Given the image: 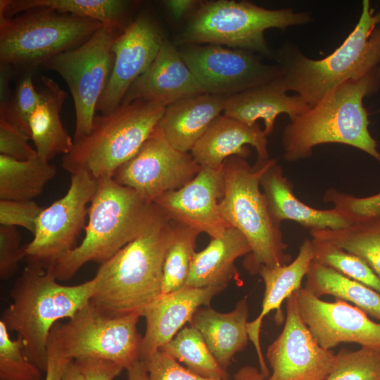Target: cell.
<instances>
[{
  "mask_svg": "<svg viewBox=\"0 0 380 380\" xmlns=\"http://www.w3.org/2000/svg\"><path fill=\"white\" fill-rule=\"evenodd\" d=\"M139 234L108 260L94 277L90 303L113 315L145 309L162 294L163 265L172 242L175 223L156 205Z\"/></svg>",
  "mask_w": 380,
  "mask_h": 380,
  "instance_id": "obj_1",
  "label": "cell"
},
{
  "mask_svg": "<svg viewBox=\"0 0 380 380\" xmlns=\"http://www.w3.org/2000/svg\"><path fill=\"white\" fill-rule=\"evenodd\" d=\"M380 11L363 0L355 28L333 53L322 59L305 56L291 42L274 51L272 60L281 70L288 91L299 95L310 107L328 92L350 80L378 73L380 65Z\"/></svg>",
  "mask_w": 380,
  "mask_h": 380,
  "instance_id": "obj_2",
  "label": "cell"
},
{
  "mask_svg": "<svg viewBox=\"0 0 380 380\" xmlns=\"http://www.w3.org/2000/svg\"><path fill=\"white\" fill-rule=\"evenodd\" d=\"M379 87L378 73L346 81L290 120L282 135L284 158L290 162L307 158L314 147L336 143L362 150L380 162L363 106L364 98L376 93Z\"/></svg>",
  "mask_w": 380,
  "mask_h": 380,
  "instance_id": "obj_3",
  "label": "cell"
},
{
  "mask_svg": "<svg viewBox=\"0 0 380 380\" xmlns=\"http://www.w3.org/2000/svg\"><path fill=\"white\" fill-rule=\"evenodd\" d=\"M39 262L29 261L10 291L12 303L2 314L8 330L18 334L27 357L42 371L47 364V345L53 326L70 319L91 300L96 279L75 286L59 284Z\"/></svg>",
  "mask_w": 380,
  "mask_h": 380,
  "instance_id": "obj_4",
  "label": "cell"
},
{
  "mask_svg": "<svg viewBox=\"0 0 380 380\" xmlns=\"http://www.w3.org/2000/svg\"><path fill=\"white\" fill-rule=\"evenodd\" d=\"M156 209L133 189L113 177L99 181L89 207L82 243L58 258L48 269L58 281H65L86 263H103L137 237Z\"/></svg>",
  "mask_w": 380,
  "mask_h": 380,
  "instance_id": "obj_5",
  "label": "cell"
},
{
  "mask_svg": "<svg viewBox=\"0 0 380 380\" xmlns=\"http://www.w3.org/2000/svg\"><path fill=\"white\" fill-rule=\"evenodd\" d=\"M268 160L251 167L243 158L234 156L224 160L222 168L224 191L220 211L228 225L247 239L251 253L243 265L251 274L258 273L263 266L274 267L291 262L280 224L272 217L260 187Z\"/></svg>",
  "mask_w": 380,
  "mask_h": 380,
  "instance_id": "obj_6",
  "label": "cell"
},
{
  "mask_svg": "<svg viewBox=\"0 0 380 380\" xmlns=\"http://www.w3.org/2000/svg\"><path fill=\"white\" fill-rule=\"evenodd\" d=\"M165 109L156 103L137 100L96 115L90 132L74 141L63 156L62 167L71 175L86 172L97 181L113 177L151 135Z\"/></svg>",
  "mask_w": 380,
  "mask_h": 380,
  "instance_id": "obj_7",
  "label": "cell"
},
{
  "mask_svg": "<svg viewBox=\"0 0 380 380\" xmlns=\"http://www.w3.org/2000/svg\"><path fill=\"white\" fill-rule=\"evenodd\" d=\"M310 13L292 8L267 9L247 1L217 0L201 3L177 37L179 44L226 46L272 60L265 32L282 31L310 23Z\"/></svg>",
  "mask_w": 380,
  "mask_h": 380,
  "instance_id": "obj_8",
  "label": "cell"
},
{
  "mask_svg": "<svg viewBox=\"0 0 380 380\" xmlns=\"http://www.w3.org/2000/svg\"><path fill=\"white\" fill-rule=\"evenodd\" d=\"M103 26L90 18L36 8L15 17L0 14V61L18 66L43 65L83 44Z\"/></svg>",
  "mask_w": 380,
  "mask_h": 380,
  "instance_id": "obj_9",
  "label": "cell"
},
{
  "mask_svg": "<svg viewBox=\"0 0 380 380\" xmlns=\"http://www.w3.org/2000/svg\"><path fill=\"white\" fill-rule=\"evenodd\" d=\"M140 317L137 312L110 315L89 302L67 322H57L51 332L70 360L103 359L126 369L140 360L142 337L137 330Z\"/></svg>",
  "mask_w": 380,
  "mask_h": 380,
  "instance_id": "obj_10",
  "label": "cell"
},
{
  "mask_svg": "<svg viewBox=\"0 0 380 380\" xmlns=\"http://www.w3.org/2000/svg\"><path fill=\"white\" fill-rule=\"evenodd\" d=\"M122 31L103 25L77 47L61 53L43 65L59 74L70 91L75 111L73 140L87 134L113 63L112 46Z\"/></svg>",
  "mask_w": 380,
  "mask_h": 380,
  "instance_id": "obj_11",
  "label": "cell"
},
{
  "mask_svg": "<svg viewBox=\"0 0 380 380\" xmlns=\"http://www.w3.org/2000/svg\"><path fill=\"white\" fill-rule=\"evenodd\" d=\"M179 53L204 93L229 97L283 75L259 55L220 45H186Z\"/></svg>",
  "mask_w": 380,
  "mask_h": 380,
  "instance_id": "obj_12",
  "label": "cell"
},
{
  "mask_svg": "<svg viewBox=\"0 0 380 380\" xmlns=\"http://www.w3.org/2000/svg\"><path fill=\"white\" fill-rule=\"evenodd\" d=\"M99 181L79 171L71 175L67 193L47 208L37 222L34 238L25 246V258L45 268L72 249L89 213L88 204L96 192Z\"/></svg>",
  "mask_w": 380,
  "mask_h": 380,
  "instance_id": "obj_13",
  "label": "cell"
},
{
  "mask_svg": "<svg viewBox=\"0 0 380 380\" xmlns=\"http://www.w3.org/2000/svg\"><path fill=\"white\" fill-rule=\"evenodd\" d=\"M201 166L189 152L173 148L156 127L137 153L121 165L113 179L135 191L148 203L191 180Z\"/></svg>",
  "mask_w": 380,
  "mask_h": 380,
  "instance_id": "obj_14",
  "label": "cell"
},
{
  "mask_svg": "<svg viewBox=\"0 0 380 380\" xmlns=\"http://www.w3.org/2000/svg\"><path fill=\"white\" fill-rule=\"evenodd\" d=\"M272 369L267 380H324L336 359L322 348L303 322L294 292L286 298V317L279 336L267 348Z\"/></svg>",
  "mask_w": 380,
  "mask_h": 380,
  "instance_id": "obj_15",
  "label": "cell"
},
{
  "mask_svg": "<svg viewBox=\"0 0 380 380\" xmlns=\"http://www.w3.org/2000/svg\"><path fill=\"white\" fill-rule=\"evenodd\" d=\"M300 316L317 343L331 350L342 343L380 348V323L348 302L321 300L303 288L294 291Z\"/></svg>",
  "mask_w": 380,
  "mask_h": 380,
  "instance_id": "obj_16",
  "label": "cell"
},
{
  "mask_svg": "<svg viewBox=\"0 0 380 380\" xmlns=\"http://www.w3.org/2000/svg\"><path fill=\"white\" fill-rule=\"evenodd\" d=\"M164 38L155 21L145 15L125 27L111 48L114 63L97 111L108 113L121 105L129 87L156 58Z\"/></svg>",
  "mask_w": 380,
  "mask_h": 380,
  "instance_id": "obj_17",
  "label": "cell"
},
{
  "mask_svg": "<svg viewBox=\"0 0 380 380\" xmlns=\"http://www.w3.org/2000/svg\"><path fill=\"white\" fill-rule=\"evenodd\" d=\"M222 168L201 167L186 184L162 194L153 203L177 224L205 233L210 239L222 236L229 227L219 208L224 191Z\"/></svg>",
  "mask_w": 380,
  "mask_h": 380,
  "instance_id": "obj_18",
  "label": "cell"
},
{
  "mask_svg": "<svg viewBox=\"0 0 380 380\" xmlns=\"http://www.w3.org/2000/svg\"><path fill=\"white\" fill-rule=\"evenodd\" d=\"M202 94L205 93L179 51L165 37L156 58L129 87L121 104L142 100L167 107Z\"/></svg>",
  "mask_w": 380,
  "mask_h": 380,
  "instance_id": "obj_19",
  "label": "cell"
},
{
  "mask_svg": "<svg viewBox=\"0 0 380 380\" xmlns=\"http://www.w3.org/2000/svg\"><path fill=\"white\" fill-rule=\"evenodd\" d=\"M223 289L217 286H184L175 292L161 294L144 311L146 320L140 359L147 360L170 341L201 306H208Z\"/></svg>",
  "mask_w": 380,
  "mask_h": 380,
  "instance_id": "obj_20",
  "label": "cell"
},
{
  "mask_svg": "<svg viewBox=\"0 0 380 380\" xmlns=\"http://www.w3.org/2000/svg\"><path fill=\"white\" fill-rule=\"evenodd\" d=\"M247 145L255 148L257 163L270 159L267 135L258 123L250 126L223 114L211 123L192 148L191 154L201 167L218 170L231 156L247 157Z\"/></svg>",
  "mask_w": 380,
  "mask_h": 380,
  "instance_id": "obj_21",
  "label": "cell"
},
{
  "mask_svg": "<svg viewBox=\"0 0 380 380\" xmlns=\"http://www.w3.org/2000/svg\"><path fill=\"white\" fill-rule=\"evenodd\" d=\"M260 187L270 212L277 223L293 220L313 229H338L352 223V220L335 208L318 210L306 205L294 194L292 184L284 177L275 159H270L260 178Z\"/></svg>",
  "mask_w": 380,
  "mask_h": 380,
  "instance_id": "obj_22",
  "label": "cell"
},
{
  "mask_svg": "<svg viewBox=\"0 0 380 380\" xmlns=\"http://www.w3.org/2000/svg\"><path fill=\"white\" fill-rule=\"evenodd\" d=\"M283 75L267 83L226 98L224 115L253 126L264 120V132L273 130L277 118L287 114L290 120L310 106L298 94L289 95Z\"/></svg>",
  "mask_w": 380,
  "mask_h": 380,
  "instance_id": "obj_23",
  "label": "cell"
},
{
  "mask_svg": "<svg viewBox=\"0 0 380 380\" xmlns=\"http://www.w3.org/2000/svg\"><path fill=\"white\" fill-rule=\"evenodd\" d=\"M312 259V241L305 239L299 248L298 255L290 263L274 267L263 266L258 271L265 284L264 297L261 311L253 321L248 322L247 331L258 357L260 372L265 377L269 376V370L260 347V332L262 320L271 311L276 310V321L282 322L281 305L284 300L301 288L302 281Z\"/></svg>",
  "mask_w": 380,
  "mask_h": 380,
  "instance_id": "obj_24",
  "label": "cell"
},
{
  "mask_svg": "<svg viewBox=\"0 0 380 380\" xmlns=\"http://www.w3.org/2000/svg\"><path fill=\"white\" fill-rule=\"evenodd\" d=\"M226 97L202 94L165 107L157 128L175 149L191 151L211 123L224 111Z\"/></svg>",
  "mask_w": 380,
  "mask_h": 380,
  "instance_id": "obj_25",
  "label": "cell"
},
{
  "mask_svg": "<svg viewBox=\"0 0 380 380\" xmlns=\"http://www.w3.org/2000/svg\"><path fill=\"white\" fill-rule=\"evenodd\" d=\"M248 317V306L245 297L227 313L217 312L208 305L200 308L190 324L199 331L219 365L227 371L234 355L242 350L250 340Z\"/></svg>",
  "mask_w": 380,
  "mask_h": 380,
  "instance_id": "obj_26",
  "label": "cell"
},
{
  "mask_svg": "<svg viewBox=\"0 0 380 380\" xmlns=\"http://www.w3.org/2000/svg\"><path fill=\"white\" fill-rule=\"evenodd\" d=\"M250 253L246 237L238 229L228 227L222 236L211 239L203 250L195 252L186 286L224 289L238 276L236 260Z\"/></svg>",
  "mask_w": 380,
  "mask_h": 380,
  "instance_id": "obj_27",
  "label": "cell"
},
{
  "mask_svg": "<svg viewBox=\"0 0 380 380\" xmlns=\"http://www.w3.org/2000/svg\"><path fill=\"white\" fill-rule=\"evenodd\" d=\"M40 102L30 118L31 140L37 155L49 162L58 154H67L74 140L63 127L60 112L67 94L52 79L42 76Z\"/></svg>",
  "mask_w": 380,
  "mask_h": 380,
  "instance_id": "obj_28",
  "label": "cell"
},
{
  "mask_svg": "<svg viewBox=\"0 0 380 380\" xmlns=\"http://www.w3.org/2000/svg\"><path fill=\"white\" fill-rule=\"evenodd\" d=\"M129 4L123 0H1L0 14L11 18L30 9L46 8L95 20L122 31Z\"/></svg>",
  "mask_w": 380,
  "mask_h": 380,
  "instance_id": "obj_29",
  "label": "cell"
},
{
  "mask_svg": "<svg viewBox=\"0 0 380 380\" xmlns=\"http://www.w3.org/2000/svg\"><path fill=\"white\" fill-rule=\"evenodd\" d=\"M305 278L303 289L313 296L330 295L353 303L380 321V293L372 289L313 260Z\"/></svg>",
  "mask_w": 380,
  "mask_h": 380,
  "instance_id": "obj_30",
  "label": "cell"
},
{
  "mask_svg": "<svg viewBox=\"0 0 380 380\" xmlns=\"http://www.w3.org/2000/svg\"><path fill=\"white\" fill-rule=\"evenodd\" d=\"M56 175V167L38 155L18 160L0 154V200H32Z\"/></svg>",
  "mask_w": 380,
  "mask_h": 380,
  "instance_id": "obj_31",
  "label": "cell"
},
{
  "mask_svg": "<svg viewBox=\"0 0 380 380\" xmlns=\"http://www.w3.org/2000/svg\"><path fill=\"white\" fill-rule=\"evenodd\" d=\"M352 221L342 229L310 230V235L359 257L380 279V213L355 217Z\"/></svg>",
  "mask_w": 380,
  "mask_h": 380,
  "instance_id": "obj_32",
  "label": "cell"
},
{
  "mask_svg": "<svg viewBox=\"0 0 380 380\" xmlns=\"http://www.w3.org/2000/svg\"><path fill=\"white\" fill-rule=\"evenodd\" d=\"M160 349L200 376L216 379H229L227 371L219 365L201 334L192 325L182 328Z\"/></svg>",
  "mask_w": 380,
  "mask_h": 380,
  "instance_id": "obj_33",
  "label": "cell"
},
{
  "mask_svg": "<svg viewBox=\"0 0 380 380\" xmlns=\"http://www.w3.org/2000/svg\"><path fill=\"white\" fill-rule=\"evenodd\" d=\"M199 233L175 223L174 238L163 265L162 294L175 292L186 286Z\"/></svg>",
  "mask_w": 380,
  "mask_h": 380,
  "instance_id": "obj_34",
  "label": "cell"
},
{
  "mask_svg": "<svg viewBox=\"0 0 380 380\" xmlns=\"http://www.w3.org/2000/svg\"><path fill=\"white\" fill-rule=\"evenodd\" d=\"M311 241L313 261L329 267L380 293V279L361 258L327 241L317 239H312Z\"/></svg>",
  "mask_w": 380,
  "mask_h": 380,
  "instance_id": "obj_35",
  "label": "cell"
},
{
  "mask_svg": "<svg viewBox=\"0 0 380 380\" xmlns=\"http://www.w3.org/2000/svg\"><path fill=\"white\" fill-rule=\"evenodd\" d=\"M324 380H380V348L341 349Z\"/></svg>",
  "mask_w": 380,
  "mask_h": 380,
  "instance_id": "obj_36",
  "label": "cell"
},
{
  "mask_svg": "<svg viewBox=\"0 0 380 380\" xmlns=\"http://www.w3.org/2000/svg\"><path fill=\"white\" fill-rule=\"evenodd\" d=\"M42 371L25 355L21 339H11L8 328L1 320L0 380H41Z\"/></svg>",
  "mask_w": 380,
  "mask_h": 380,
  "instance_id": "obj_37",
  "label": "cell"
},
{
  "mask_svg": "<svg viewBox=\"0 0 380 380\" xmlns=\"http://www.w3.org/2000/svg\"><path fill=\"white\" fill-rule=\"evenodd\" d=\"M40 99V93L34 89L32 75H25L6 106L0 109V117L31 137L30 118Z\"/></svg>",
  "mask_w": 380,
  "mask_h": 380,
  "instance_id": "obj_38",
  "label": "cell"
},
{
  "mask_svg": "<svg viewBox=\"0 0 380 380\" xmlns=\"http://www.w3.org/2000/svg\"><path fill=\"white\" fill-rule=\"evenodd\" d=\"M144 363L148 380H224L200 376L181 365L161 349L155 352Z\"/></svg>",
  "mask_w": 380,
  "mask_h": 380,
  "instance_id": "obj_39",
  "label": "cell"
},
{
  "mask_svg": "<svg viewBox=\"0 0 380 380\" xmlns=\"http://www.w3.org/2000/svg\"><path fill=\"white\" fill-rule=\"evenodd\" d=\"M44 209L32 200H0V224L21 227L34 234L37 219Z\"/></svg>",
  "mask_w": 380,
  "mask_h": 380,
  "instance_id": "obj_40",
  "label": "cell"
},
{
  "mask_svg": "<svg viewBox=\"0 0 380 380\" xmlns=\"http://www.w3.org/2000/svg\"><path fill=\"white\" fill-rule=\"evenodd\" d=\"M324 199L351 220L355 217L376 215L380 213V193L367 197H355L348 194L329 189Z\"/></svg>",
  "mask_w": 380,
  "mask_h": 380,
  "instance_id": "obj_41",
  "label": "cell"
},
{
  "mask_svg": "<svg viewBox=\"0 0 380 380\" xmlns=\"http://www.w3.org/2000/svg\"><path fill=\"white\" fill-rule=\"evenodd\" d=\"M20 234L15 227H0V278L6 281L17 271L25 258V246H20Z\"/></svg>",
  "mask_w": 380,
  "mask_h": 380,
  "instance_id": "obj_42",
  "label": "cell"
},
{
  "mask_svg": "<svg viewBox=\"0 0 380 380\" xmlns=\"http://www.w3.org/2000/svg\"><path fill=\"white\" fill-rule=\"evenodd\" d=\"M31 137L0 117V153L18 160H27L37 155L29 144Z\"/></svg>",
  "mask_w": 380,
  "mask_h": 380,
  "instance_id": "obj_43",
  "label": "cell"
},
{
  "mask_svg": "<svg viewBox=\"0 0 380 380\" xmlns=\"http://www.w3.org/2000/svg\"><path fill=\"white\" fill-rule=\"evenodd\" d=\"M85 380H113L125 369L110 360L87 358L75 360Z\"/></svg>",
  "mask_w": 380,
  "mask_h": 380,
  "instance_id": "obj_44",
  "label": "cell"
},
{
  "mask_svg": "<svg viewBox=\"0 0 380 380\" xmlns=\"http://www.w3.org/2000/svg\"><path fill=\"white\" fill-rule=\"evenodd\" d=\"M70 361L63 353L51 331L47 345V364L45 380H63L68 363Z\"/></svg>",
  "mask_w": 380,
  "mask_h": 380,
  "instance_id": "obj_45",
  "label": "cell"
},
{
  "mask_svg": "<svg viewBox=\"0 0 380 380\" xmlns=\"http://www.w3.org/2000/svg\"><path fill=\"white\" fill-rule=\"evenodd\" d=\"M163 4L171 15L176 20H179L193 11H196L201 4V1L196 0H167Z\"/></svg>",
  "mask_w": 380,
  "mask_h": 380,
  "instance_id": "obj_46",
  "label": "cell"
},
{
  "mask_svg": "<svg viewBox=\"0 0 380 380\" xmlns=\"http://www.w3.org/2000/svg\"><path fill=\"white\" fill-rule=\"evenodd\" d=\"M11 65L1 63L0 65V109L6 106L9 98V80Z\"/></svg>",
  "mask_w": 380,
  "mask_h": 380,
  "instance_id": "obj_47",
  "label": "cell"
},
{
  "mask_svg": "<svg viewBox=\"0 0 380 380\" xmlns=\"http://www.w3.org/2000/svg\"><path fill=\"white\" fill-rule=\"evenodd\" d=\"M126 369L128 380H148L146 365L141 359L132 364Z\"/></svg>",
  "mask_w": 380,
  "mask_h": 380,
  "instance_id": "obj_48",
  "label": "cell"
},
{
  "mask_svg": "<svg viewBox=\"0 0 380 380\" xmlns=\"http://www.w3.org/2000/svg\"><path fill=\"white\" fill-rule=\"evenodd\" d=\"M255 367L245 366L234 375V380H267Z\"/></svg>",
  "mask_w": 380,
  "mask_h": 380,
  "instance_id": "obj_49",
  "label": "cell"
},
{
  "mask_svg": "<svg viewBox=\"0 0 380 380\" xmlns=\"http://www.w3.org/2000/svg\"><path fill=\"white\" fill-rule=\"evenodd\" d=\"M63 380H85L74 360H70L64 371Z\"/></svg>",
  "mask_w": 380,
  "mask_h": 380,
  "instance_id": "obj_50",
  "label": "cell"
},
{
  "mask_svg": "<svg viewBox=\"0 0 380 380\" xmlns=\"http://www.w3.org/2000/svg\"><path fill=\"white\" fill-rule=\"evenodd\" d=\"M378 77H379V78L380 80V65H379V69H378Z\"/></svg>",
  "mask_w": 380,
  "mask_h": 380,
  "instance_id": "obj_51",
  "label": "cell"
}]
</instances>
